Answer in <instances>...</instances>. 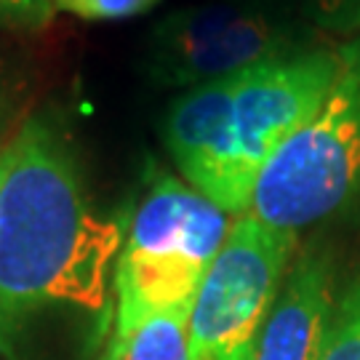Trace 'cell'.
<instances>
[{"label":"cell","instance_id":"1","mask_svg":"<svg viewBox=\"0 0 360 360\" xmlns=\"http://www.w3.org/2000/svg\"><path fill=\"white\" fill-rule=\"evenodd\" d=\"M123 235L91 203L67 123L32 110L0 147V347L43 309H104Z\"/></svg>","mask_w":360,"mask_h":360},{"label":"cell","instance_id":"2","mask_svg":"<svg viewBox=\"0 0 360 360\" xmlns=\"http://www.w3.org/2000/svg\"><path fill=\"white\" fill-rule=\"evenodd\" d=\"M230 214L184 179L155 168L115 262V328L193 307L198 285L230 232Z\"/></svg>","mask_w":360,"mask_h":360},{"label":"cell","instance_id":"3","mask_svg":"<svg viewBox=\"0 0 360 360\" xmlns=\"http://www.w3.org/2000/svg\"><path fill=\"white\" fill-rule=\"evenodd\" d=\"M360 190V65L342 72L318 115L259 171L251 217L299 232L336 214Z\"/></svg>","mask_w":360,"mask_h":360},{"label":"cell","instance_id":"4","mask_svg":"<svg viewBox=\"0 0 360 360\" xmlns=\"http://www.w3.org/2000/svg\"><path fill=\"white\" fill-rule=\"evenodd\" d=\"M309 49L294 16L251 0L198 3L150 30L144 70L160 89H195Z\"/></svg>","mask_w":360,"mask_h":360},{"label":"cell","instance_id":"5","mask_svg":"<svg viewBox=\"0 0 360 360\" xmlns=\"http://www.w3.org/2000/svg\"><path fill=\"white\" fill-rule=\"evenodd\" d=\"M294 248L296 232L270 227L251 214L232 221L193 299V360H254Z\"/></svg>","mask_w":360,"mask_h":360},{"label":"cell","instance_id":"6","mask_svg":"<svg viewBox=\"0 0 360 360\" xmlns=\"http://www.w3.org/2000/svg\"><path fill=\"white\" fill-rule=\"evenodd\" d=\"M342 72V51L309 46L235 75L232 123L245 179L259 171L296 131L318 115Z\"/></svg>","mask_w":360,"mask_h":360},{"label":"cell","instance_id":"7","mask_svg":"<svg viewBox=\"0 0 360 360\" xmlns=\"http://www.w3.org/2000/svg\"><path fill=\"white\" fill-rule=\"evenodd\" d=\"M232 83L235 77H224L179 91L163 117V144L193 190L230 217H243L254 184L245 179L235 142Z\"/></svg>","mask_w":360,"mask_h":360},{"label":"cell","instance_id":"8","mask_svg":"<svg viewBox=\"0 0 360 360\" xmlns=\"http://www.w3.org/2000/svg\"><path fill=\"white\" fill-rule=\"evenodd\" d=\"M331 312L334 291L328 259L302 254L262 326L254 360H318Z\"/></svg>","mask_w":360,"mask_h":360},{"label":"cell","instance_id":"9","mask_svg":"<svg viewBox=\"0 0 360 360\" xmlns=\"http://www.w3.org/2000/svg\"><path fill=\"white\" fill-rule=\"evenodd\" d=\"M190 309L155 312L123 331H112L104 360H193Z\"/></svg>","mask_w":360,"mask_h":360},{"label":"cell","instance_id":"10","mask_svg":"<svg viewBox=\"0 0 360 360\" xmlns=\"http://www.w3.org/2000/svg\"><path fill=\"white\" fill-rule=\"evenodd\" d=\"M318 360H360V275L334 302Z\"/></svg>","mask_w":360,"mask_h":360},{"label":"cell","instance_id":"11","mask_svg":"<svg viewBox=\"0 0 360 360\" xmlns=\"http://www.w3.org/2000/svg\"><path fill=\"white\" fill-rule=\"evenodd\" d=\"M30 102V80L25 70L11 59L0 56V147L11 139V134L25 120Z\"/></svg>","mask_w":360,"mask_h":360},{"label":"cell","instance_id":"12","mask_svg":"<svg viewBox=\"0 0 360 360\" xmlns=\"http://www.w3.org/2000/svg\"><path fill=\"white\" fill-rule=\"evenodd\" d=\"M304 13L326 35L352 40L360 35V0H302Z\"/></svg>","mask_w":360,"mask_h":360},{"label":"cell","instance_id":"13","mask_svg":"<svg viewBox=\"0 0 360 360\" xmlns=\"http://www.w3.org/2000/svg\"><path fill=\"white\" fill-rule=\"evenodd\" d=\"M59 11L80 16L86 22H117L155 8L160 0H53Z\"/></svg>","mask_w":360,"mask_h":360},{"label":"cell","instance_id":"14","mask_svg":"<svg viewBox=\"0 0 360 360\" xmlns=\"http://www.w3.org/2000/svg\"><path fill=\"white\" fill-rule=\"evenodd\" d=\"M53 0H0V32H38L56 19Z\"/></svg>","mask_w":360,"mask_h":360},{"label":"cell","instance_id":"15","mask_svg":"<svg viewBox=\"0 0 360 360\" xmlns=\"http://www.w3.org/2000/svg\"><path fill=\"white\" fill-rule=\"evenodd\" d=\"M251 3L267 6V8H272V11H281V13H285V16H291V8H294L296 3L302 6V0H251ZM302 8H304V6H302Z\"/></svg>","mask_w":360,"mask_h":360},{"label":"cell","instance_id":"16","mask_svg":"<svg viewBox=\"0 0 360 360\" xmlns=\"http://www.w3.org/2000/svg\"><path fill=\"white\" fill-rule=\"evenodd\" d=\"M339 51H342V56H345V59H349V62H358V65H360V35H358V38L347 40V43H345Z\"/></svg>","mask_w":360,"mask_h":360}]
</instances>
